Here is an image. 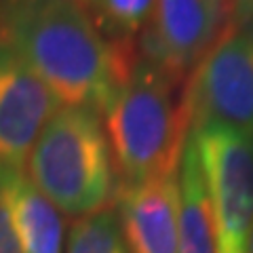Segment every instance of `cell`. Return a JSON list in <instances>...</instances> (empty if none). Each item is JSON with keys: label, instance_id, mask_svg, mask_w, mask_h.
Here are the masks:
<instances>
[{"label": "cell", "instance_id": "obj_2", "mask_svg": "<svg viewBox=\"0 0 253 253\" xmlns=\"http://www.w3.org/2000/svg\"><path fill=\"white\" fill-rule=\"evenodd\" d=\"M186 83L146 61L137 49L129 53L101 112L118 188L177 173L192 126Z\"/></svg>", "mask_w": 253, "mask_h": 253}, {"label": "cell", "instance_id": "obj_7", "mask_svg": "<svg viewBox=\"0 0 253 253\" xmlns=\"http://www.w3.org/2000/svg\"><path fill=\"white\" fill-rule=\"evenodd\" d=\"M59 108L49 86L0 44V165L23 169L41 131Z\"/></svg>", "mask_w": 253, "mask_h": 253}, {"label": "cell", "instance_id": "obj_15", "mask_svg": "<svg viewBox=\"0 0 253 253\" xmlns=\"http://www.w3.org/2000/svg\"><path fill=\"white\" fill-rule=\"evenodd\" d=\"M247 253H253V232H251V241H249V251Z\"/></svg>", "mask_w": 253, "mask_h": 253}, {"label": "cell", "instance_id": "obj_11", "mask_svg": "<svg viewBox=\"0 0 253 253\" xmlns=\"http://www.w3.org/2000/svg\"><path fill=\"white\" fill-rule=\"evenodd\" d=\"M66 253H129L114 205L76 217L68 232Z\"/></svg>", "mask_w": 253, "mask_h": 253}, {"label": "cell", "instance_id": "obj_9", "mask_svg": "<svg viewBox=\"0 0 253 253\" xmlns=\"http://www.w3.org/2000/svg\"><path fill=\"white\" fill-rule=\"evenodd\" d=\"M177 194L179 253H217L211 201L192 133L188 135L184 152L179 158Z\"/></svg>", "mask_w": 253, "mask_h": 253}, {"label": "cell", "instance_id": "obj_5", "mask_svg": "<svg viewBox=\"0 0 253 253\" xmlns=\"http://www.w3.org/2000/svg\"><path fill=\"white\" fill-rule=\"evenodd\" d=\"M192 126L253 133V34L224 32L186 83Z\"/></svg>", "mask_w": 253, "mask_h": 253}, {"label": "cell", "instance_id": "obj_1", "mask_svg": "<svg viewBox=\"0 0 253 253\" xmlns=\"http://www.w3.org/2000/svg\"><path fill=\"white\" fill-rule=\"evenodd\" d=\"M0 44L53 91L61 106L101 114L135 44L101 34L78 0H0Z\"/></svg>", "mask_w": 253, "mask_h": 253}, {"label": "cell", "instance_id": "obj_12", "mask_svg": "<svg viewBox=\"0 0 253 253\" xmlns=\"http://www.w3.org/2000/svg\"><path fill=\"white\" fill-rule=\"evenodd\" d=\"M154 2L156 0H93L86 11L108 41L133 44V38L144 30Z\"/></svg>", "mask_w": 253, "mask_h": 253}, {"label": "cell", "instance_id": "obj_14", "mask_svg": "<svg viewBox=\"0 0 253 253\" xmlns=\"http://www.w3.org/2000/svg\"><path fill=\"white\" fill-rule=\"evenodd\" d=\"M226 32H249L253 34V0H228Z\"/></svg>", "mask_w": 253, "mask_h": 253}, {"label": "cell", "instance_id": "obj_8", "mask_svg": "<svg viewBox=\"0 0 253 253\" xmlns=\"http://www.w3.org/2000/svg\"><path fill=\"white\" fill-rule=\"evenodd\" d=\"M114 209L129 253H179L177 173L118 188Z\"/></svg>", "mask_w": 253, "mask_h": 253}, {"label": "cell", "instance_id": "obj_16", "mask_svg": "<svg viewBox=\"0 0 253 253\" xmlns=\"http://www.w3.org/2000/svg\"><path fill=\"white\" fill-rule=\"evenodd\" d=\"M78 2H81V4H84V6H89V4L93 2V0H78Z\"/></svg>", "mask_w": 253, "mask_h": 253}, {"label": "cell", "instance_id": "obj_13", "mask_svg": "<svg viewBox=\"0 0 253 253\" xmlns=\"http://www.w3.org/2000/svg\"><path fill=\"white\" fill-rule=\"evenodd\" d=\"M13 167L0 165V253H21L19 239L15 232L9 194H6V181H9V171Z\"/></svg>", "mask_w": 253, "mask_h": 253}, {"label": "cell", "instance_id": "obj_10", "mask_svg": "<svg viewBox=\"0 0 253 253\" xmlns=\"http://www.w3.org/2000/svg\"><path fill=\"white\" fill-rule=\"evenodd\" d=\"M11 215L21 253H61L63 217L59 209L30 181L23 169H11L6 181Z\"/></svg>", "mask_w": 253, "mask_h": 253}, {"label": "cell", "instance_id": "obj_3", "mask_svg": "<svg viewBox=\"0 0 253 253\" xmlns=\"http://www.w3.org/2000/svg\"><path fill=\"white\" fill-rule=\"evenodd\" d=\"M28 177L66 215L83 217L112 207L118 181L97 110L61 106L28 156Z\"/></svg>", "mask_w": 253, "mask_h": 253}, {"label": "cell", "instance_id": "obj_4", "mask_svg": "<svg viewBox=\"0 0 253 253\" xmlns=\"http://www.w3.org/2000/svg\"><path fill=\"white\" fill-rule=\"evenodd\" d=\"M190 133L211 201L217 253H247L253 232V133L217 125Z\"/></svg>", "mask_w": 253, "mask_h": 253}, {"label": "cell", "instance_id": "obj_6", "mask_svg": "<svg viewBox=\"0 0 253 253\" xmlns=\"http://www.w3.org/2000/svg\"><path fill=\"white\" fill-rule=\"evenodd\" d=\"M228 28V0H156L135 44L165 74L188 81Z\"/></svg>", "mask_w": 253, "mask_h": 253}]
</instances>
